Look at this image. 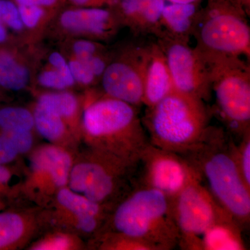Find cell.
Returning a JSON list of instances; mask_svg holds the SVG:
<instances>
[{
    "label": "cell",
    "instance_id": "4",
    "mask_svg": "<svg viewBox=\"0 0 250 250\" xmlns=\"http://www.w3.org/2000/svg\"><path fill=\"white\" fill-rule=\"evenodd\" d=\"M113 226L114 232L147 242L156 250H172L179 244L171 199L156 189H136L117 207Z\"/></svg>",
    "mask_w": 250,
    "mask_h": 250
},
{
    "label": "cell",
    "instance_id": "2",
    "mask_svg": "<svg viewBox=\"0 0 250 250\" xmlns=\"http://www.w3.org/2000/svg\"><path fill=\"white\" fill-rule=\"evenodd\" d=\"M82 125L98 152L131 165H137L149 143L136 106L106 95L90 100Z\"/></svg>",
    "mask_w": 250,
    "mask_h": 250
},
{
    "label": "cell",
    "instance_id": "28",
    "mask_svg": "<svg viewBox=\"0 0 250 250\" xmlns=\"http://www.w3.org/2000/svg\"><path fill=\"white\" fill-rule=\"evenodd\" d=\"M241 139L235 149L237 165L245 183L250 188V130L246 131Z\"/></svg>",
    "mask_w": 250,
    "mask_h": 250
},
{
    "label": "cell",
    "instance_id": "14",
    "mask_svg": "<svg viewBox=\"0 0 250 250\" xmlns=\"http://www.w3.org/2000/svg\"><path fill=\"white\" fill-rule=\"evenodd\" d=\"M34 71L27 54L18 47L0 48V86L18 91L34 81Z\"/></svg>",
    "mask_w": 250,
    "mask_h": 250
},
{
    "label": "cell",
    "instance_id": "20",
    "mask_svg": "<svg viewBox=\"0 0 250 250\" xmlns=\"http://www.w3.org/2000/svg\"><path fill=\"white\" fill-rule=\"evenodd\" d=\"M18 9L27 31L28 45H30L45 34L53 17L38 4L18 6Z\"/></svg>",
    "mask_w": 250,
    "mask_h": 250
},
{
    "label": "cell",
    "instance_id": "42",
    "mask_svg": "<svg viewBox=\"0 0 250 250\" xmlns=\"http://www.w3.org/2000/svg\"><path fill=\"white\" fill-rule=\"evenodd\" d=\"M104 7H111L116 2V0H100Z\"/></svg>",
    "mask_w": 250,
    "mask_h": 250
},
{
    "label": "cell",
    "instance_id": "9",
    "mask_svg": "<svg viewBox=\"0 0 250 250\" xmlns=\"http://www.w3.org/2000/svg\"><path fill=\"white\" fill-rule=\"evenodd\" d=\"M138 164L141 166L140 187L156 189L173 199L189 184L202 182L187 160L177 153L148 143Z\"/></svg>",
    "mask_w": 250,
    "mask_h": 250
},
{
    "label": "cell",
    "instance_id": "16",
    "mask_svg": "<svg viewBox=\"0 0 250 250\" xmlns=\"http://www.w3.org/2000/svg\"><path fill=\"white\" fill-rule=\"evenodd\" d=\"M242 229L232 218L214 224L206 231L201 241V250H246Z\"/></svg>",
    "mask_w": 250,
    "mask_h": 250
},
{
    "label": "cell",
    "instance_id": "3",
    "mask_svg": "<svg viewBox=\"0 0 250 250\" xmlns=\"http://www.w3.org/2000/svg\"><path fill=\"white\" fill-rule=\"evenodd\" d=\"M209 120L205 102L174 90L147 108L142 122L151 144L182 154L198 141Z\"/></svg>",
    "mask_w": 250,
    "mask_h": 250
},
{
    "label": "cell",
    "instance_id": "25",
    "mask_svg": "<svg viewBox=\"0 0 250 250\" xmlns=\"http://www.w3.org/2000/svg\"><path fill=\"white\" fill-rule=\"evenodd\" d=\"M0 21L8 29L21 35L23 44L28 45L27 31L21 19L18 6L13 0H0Z\"/></svg>",
    "mask_w": 250,
    "mask_h": 250
},
{
    "label": "cell",
    "instance_id": "32",
    "mask_svg": "<svg viewBox=\"0 0 250 250\" xmlns=\"http://www.w3.org/2000/svg\"><path fill=\"white\" fill-rule=\"evenodd\" d=\"M3 134L9 139L18 153H25L32 146L31 131H3Z\"/></svg>",
    "mask_w": 250,
    "mask_h": 250
},
{
    "label": "cell",
    "instance_id": "11",
    "mask_svg": "<svg viewBox=\"0 0 250 250\" xmlns=\"http://www.w3.org/2000/svg\"><path fill=\"white\" fill-rule=\"evenodd\" d=\"M157 43L165 54L174 90L208 101L211 95L210 82L202 54L188 42L164 36Z\"/></svg>",
    "mask_w": 250,
    "mask_h": 250
},
{
    "label": "cell",
    "instance_id": "5",
    "mask_svg": "<svg viewBox=\"0 0 250 250\" xmlns=\"http://www.w3.org/2000/svg\"><path fill=\"white\" fill-rule=\"evenodd\" d=\"M198 50L214 92L217 114L229 132L241 138L250 130L249 63L238 56Z\"/></svg>",
    "mask_w": 250,
    "mask_h": 250
},
{
    "label": "cell",
    "instance_id": "38",
    "mask_svg": "<svg viewBox=\"0 0 250 250\" xmlns=\"http://www.w3.org/2000/svg\"><path fill=\"white\" fill-rule=\"evenodd\" d=\"M7 29L4 23L0 21V44H4L9 41V34Z\"/></svg>",
    "mask_w": 250,
    "mask_h": 250
},
{
    "label": "cell",
    "instance_id": "7",
    "mask_svg": "<svg viewBox=\"0 0 250 250\" xmlns=\"http://www.w3.org/2000/svg\"><path fill=\"white\" fill-rule=\"evenodd\" d=\"M171 202L182 250H201L206 231L218 222L232 218L202 182L189 184Z\"/></svg>",
    "mask_w": 250,
    "mask_h": 250
},
{
    "label": "cell",
    "instance_id": "23",
    "mask_svg": "<svg viewBox=\"0 0 250 250\" xmlns=\"http://www.w3.org/2000/svg\"><path fill=\"white\" fill-rule=\"evenodd\" d=\"M62 51L65 56H71L81 60L107 50L103 42L82 38H72L61 41Z\"/></svg>",
    "mask_w": 250,
    "mask_h": 250
},
{
    "label": "cell",
    "instance_id": "12",
    "mask_svg": "<svg viewBox=\"0 0 250 250\" xmlns=\"http://www.w3.org/2000/svg\"><path fill=\"white\" fill-rule=\"evenodd\" d=\"M96 160L82 163L70 170V187L92 201L103 205L114 196L120 187V177L136 166L97 151Z\"/></svg>",
    "mask_w": 250,
    "mask_h": 250
},
{
    "label": "cell",
    "instance_id": "15",
    "mask_svg": "<svg viewBox=\"0 0 250 250\" xmlns=\"http://www.w3.org/2000/svg\"><path fill=\"white\" fill-rule=\"evenodd\" d=\"M200 10V3L166 4L161 18L162 36L188 42L195 32Z\"/></svg>",
    "mask_w": 250,
    "mask_h": 250
},
{
    "label": "cell",
    "instance_id": "6",
    "mask_svg": "<svg viewBox=\"0 0 250 250\" xmlns=\"http://www.w3.org/2000/svg\"><path fill=\"white\" fill-rule=\"evenodd\" d=\"M248 16L228 0H208L200 10L193 36L204 52L250 57Z\"/></svg>",
    "mask_w": 250,
    "mask_h": 250
},
{
    "label": "cell",
    "instance_id": "8",
    "mask_svg": "<svg viewBox=\"0 0 250 250\" xmlns=\"http://www.w3.org/2000/svg\"><path fill=\"white\" fill-rule=\"evenodd\" d=\"M149 45L129 44L113 52L100 83L111 98L137 106L143 104V82Z\"/></svg>",
    "mask_w": 250,
    "mask_h": 250
},
{
    "label": "cell",
    "instance_id": "34",
    "mask_svg": "<svg viewBox=\"0 0 250 250\" xmlns=\"http://www.w3.org/2000/svg\"><path fill=\"white\" fill-rule=\"evenodd\" d=\"M69 246L66 237L58 236L39 244L34 249L41 250H65Z\"/></svg>",
    "mask_w": 250,
    "mask_h": 250
},
{
    "label": "cell",
    "instance_id": "26",
    "mask_svg": "<svg viewBox=\"0 0 250 250\" xmlns=\"http://www.w3.org/2000/svg\"><path fill=\"white\" fill-rule=\"evenodd\" d=\"M24 231L21 217L14 213L0 214V248L18 241Z\"/></svg>",
    "mask_w": 250,
    "mask_h": 250
},
{
    "label": "cell",
    "instance_id": "17",
    "mask_svg": "<svg viewBox=\"0 0 250 250\" xmlns=\"http://www.w3.org/2000/svg\"><path fill=\"white\" fill-rule=\"evenodd\" d=\"M34 170L47 171L57 187H64L68 181L71 159L68 154L55 147L39 149L32 159Z\"/></svg>",
    "mask_w": 250,
    "mask_h": 250
},
{
    "label": "cell",
    "instance_id": "40",
    "mask_svg": "<svg viewBox=\"0 0 250 250\" xmlns=\"http://www.w3.org/2000/svg\"><path fill=\"white\" fill-rule=\"evenodd\" d=\"M18 6H29L37 4L36 0H13Z\"/></svg>",
    "mask_w": 250,
    "mask_h": 250
},
{
    "label": "cell",
    "instance_id": "13",
    "mask_svg": "<svg viewBox=\"0 0 250 250\" xmlns=\"http://www.w3.org/2000/svg\"><path fill=\"white\" fill-rule=\"evenodd\" d=\"M174 90L165 54L157 42L149 44L143 82V104L152 107Z\"/></svg>",
    "mask_w": 250,
    "mask_h": 250
},
{
    "label": "cell",
    "instance_id": "18",
    "mask_svg": "<svg viewBox=\"0 0 250 250\" xmlns=\"http://www.w3.org/2000/svg\"><path fill=\"white\" fill-rule=\"evenodd\" d=\"M37 102L52 108L62 117L65 123H73L77 121L80 108L78 98L68 90L41 93Z\"/></svg>",
    "mask_w": 250,
    "mask_h": 250
},
{
    "label": "cell",
    "instance_id": "10",
    "mask_svg": "<svg viewBox=\"0 0 250 250\" xmlns=\"http://www.w3.org/2000/svg\"><path fill=\"white\" fill-rule=\"evenodd\" d=\"M111 7L62 8L52 18L46 32L59 41L82 38L106 42L114 38L123 28Z\"/></svg>",
    "mask_w": 250,
    "mask_h": 250
},
{
    "label": "cell",
    "instance_id": "1",
    "mask_svg": "<svg viewBox=\"0 0 250 250\" xmlns=\"http://www.w3.org/2000/svg\"><path fill=\"white\" fill-rule=\"evenodd\" d=\"M236 143L221 126L208 125L191 147L179 154L200 176L202 184L242 230L250 220V188L237 165Z\"/></svg>",
    "mask_w": 250,
    "mask_h": 250
},
{
    "label": "cell",
    "instance_id": "41",
    "mask_svg": "<svg viewBox=\"0 0 250 250\" xmlns=\"http://www.w3.org/2000/svg\"><path fill=\"white\" fill-rule=\"evenodd\" d=\"M170 3H179V4H190V3H201L202 0H166Z\"/></svg>",
    "mask_w": 250,
    "mask_h": 250
},
{
    "label": "cell",
    "instance_id": "33",
    "mask_svg": "<svg viewBox=\"0 0 250 250\" xmlns=\"http://www.w3.org/2000/svg\"><path fill=\"white\" fill-rule=\"evenodd\" d=\"M18 152L9 139L1 134L0 136V165L7 164L14 160Z\"/></svg>",
    "mask_w": 250,
    "mask_h": 250
},
{
    "label": "cell",
    "instance_id": "36",
    "mask_svg": "<svg viewBox=\"0 0 250 250\" xmlns=\"http://www.w3.org/2000/svg\"><path fill=\"white\" fill-rule=\"evenodd\" d=\"M36 1L54 18L63 8L66 0H36Z\"/></svg>",
    "mask_w": 250,
    "mask_h": 250
},
{
    "label": "cell",
    "instance_id": "21",
    "mask_svg": "<svg viewBox=\"0 0 250 250\" xmlns=\"http://www.w3.org/2000/svg\"><path fill=\"white\" fill-rule=\"evenodd\" d=\"M166 1V0H145L137 34H152L157 39L163 36L161 18Z\"/></svg>",
    "mask_w": 250,
    "mask_h": 250
},
{
    "label": "cell",
    "instance_id": "39",
    "mask_svg": "<svg viewBox=\"0 0 250 250\" xmlns=\"http://www.w3.org/2000/svg\"><path fill=\"white\" fill-rule=\"evenodd\" d=\"M10 173L9 171L5 167L0 165V182H6L10 179Z\"/></svg>",
    "mask_w": 250,
    "mask_h": 250
},
{
    "label": "cell",
    "instance_id": "31",
    "mask_svg": "<svg viewBox=\"0 0 250 250\" xmlns=\"http://www.w3.org/2000/svg\"><path fill=\"white\" fill-rule=\"evenodd\" d=\"M47 64L57 70L63 77L70 88L76 85L72 76L65 56L59 51H51L47 56Z\"/></svg>",
    "mask_w": 250,
    "mask_h": 250
},
{
    "label": "cell",
    "instance_id": "29",
    "mask_svg": "<svg viewBox=\"0 0 250 250\" xmlns=\"http://www.w3.org/2000/svg\"><path fill=\"white\" fill-rule=\"evenodd\" d=\"M38 84L43 88L54 90L70 89L62 75L53 67L46 63L36 75Z\"/></svg>",
    "mask_w": 250,
    "mask_h": 250
},
{
    "label": "cell",
    "instance_id": "24",
    "mask_svg": "<svg viewBox=\"0 0 250 250\" xmlns=\"http://www.w3.org/2000/svg\"><path fill=\"white\" fill-rule=\"evenodd\" d=\"M61 205L71 210L76 215H91L100 216L101 204L92 201L85 196L77 195L72 190L62 188L58 193Z\"/></svg>",
    "mask_w": 250,
    "mask_h": 250
},
{
    "label": "cell",
    "instance_id": "19",
    "mask_svg": "<svg viewBox=\"0 0 250 250\" xmlns=\"http://www.w3.org/2000/svg\"><path fill=\"white\" fill-rule=\"evenodd\" d=\"M33 116L36 129L49 141L59 139L66 130V123L62 117L43 104L36 103Z\"/></svg>",
    "mask_w": 250,
    "mask_h": 250
},
{
    "label": "cell",
    "instance_id": "27",
    "mask_svg": "<svg viewBox=\"0 0 250 250\" xmlns=\"http://www.w3.org/2000/svg\"><path fill=\"white\" fill-rule=\"evenodd\" d=\"M65 57L76 85L89 88L100 82L85 61L71 56H65Z\"/></svg>",
    "mask_w": 250,
    "mask_h": 250
},
{
    "label": "cell",
    "instance_id": "35",
    "mask_svg": "<svg viewBox=\"0 0 250 250\" xmlns=\"http://www.w3.org/2000/svg\"><path fill=\"white\" fill-rule=\"evenodd\" d=\"M79 226L82 231L86 233L93 232L98 227L99 218L91 215H77Z\"/></svg>",
    "mask_w": 250,
    "mask_h": 250
},
{
    "label": "cell",
    "instance_id": "37",
    "mask_svg": "<svg viewBox=\"0 0 250 250\" xmlns=\"http://www.w3.org/2000/svg\"><path fill=\"white\" fill-rule=\"evenodd\" d=\"M236 8L244 12L247 16H250V0H228Z\"/></svg>",
    "mask_w": 250,
    "mask_h": 250
},
{
    "label": "cell",
    "instance_id": "30",
    "mask_svg": "<svg viewBox=\"0 0 250 250\" xmlns=\"http://www.w3.org/2000/svg\"><path fill=\"white\" fill-rule=\"evenodd\" d=\"M114 238L108 242L106 247L111 249L131 250H156L155 247L147 242L114 232Z\"/></svg>",
    "mask_w": 250,
    "mask_h": 250
},
{
    "label": "cell",
    "instance_id": "22",
    "mask_svg": "<svg viewBox=\"0 0 250 250\" xmlns=\"http://www.w3.org/2000/svg\"><path fill=\"white\" fill-rule=\"evenodd\" d=\"M35 126L33 112L22 107L0 109V128L3 131H31Z\"/></svg>",
    "mask_w": 250,
    "mask_h": 250
}]
</instances>
